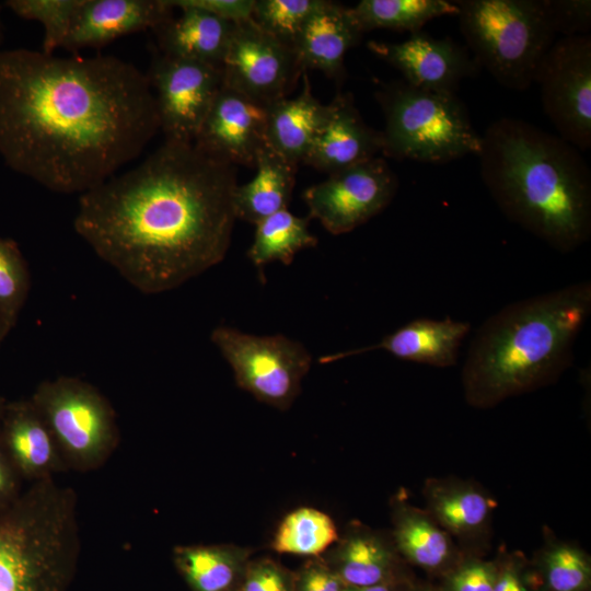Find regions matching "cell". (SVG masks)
Wrapping results in <instances>:
<instances>
[{
    "label": "cell",
    "instance_id": "obj_1",
    "mask_svg": "<svg viewBox=\"0 0 591 591\" xmlns=\"http://www.w3.org/2000/svg\"><path fill=\"white\" fill-rule=\"evenodd\" d=\"M158 130L153 92L132 63L0 50V155L45 188L81 195L96 187Z\"/></svg>",
    "mask_w": 591,
    "mask_h": 591
},
{
    "label": "cell",
    "instance_id": "obj_2",
    "mask_svg": "<svg viewBox=\"0 0 591 591\" xmlns=\"http://www.w3.org/2000/svg\"><path fill=\"white\" fill-rule=\"evenodd\" d=\"M234 165L166 141L141 163L80 195L76 232L146 294L222 262L236 219Z\"/></svg>",
    "mask_w": 591,
    "mask_h": 591
},
{
    "label": "cell",
    "instance_id": "obj_3",
    "mask_svg": "<svg viewBox=\"0 0 591 591\" xmlns=\"http://www.w3.org/2000/svg\"><path fill=\"white\" fill-rule=\"evenodd\" d=\"M483 183L503 215L561 253L591 235V173L572 144L503 117L482 135Z\"/></svg>",
    "mask_w": 591,
    "mask_h": 591
},
{
    "label": "cell",
    "instance_id": "obj_4",
    "mask_svg": "<svg viewBox=\"0 0 591 591\" xmlns=\"http://www.w3.org/2000/svg\"><path fill=\"white\" fill-rule=\"evenodd\" d=\"M591 314L580 281L503 306L475 333L462 369L464 398L479 409L556 382Z\"/></svg>",
    "mask_w": 591,
    "mask_h": 591
},
{
    "label": "cell",
    "instance_id": "obj_5",
    "mask_svg": "<svg viewBox=\"0 0 591 591\" xmlns=\"http://www.w3.org/2000/svg\"><path fill=\"white\" fill-rule=\"evenodd\" d=\"M78 554L74 494L50 477L0 510V591H68Z\"/></svg>",
    "mask_w": 591,
    "mask_h": 591
},
{
    "label": "cell",
    "instance_id": "obj_6",
    "mask_svg": "<svg viewBox=\"0 0 591 591\" xmlns=\"http://www.w3.org/2000/svg\"><path fill=\"white\" fill-rule=\"evenodd\" d=\"M375 99L384 115L383 158L445 164L478 155L479 135L465 103L454 93L415 88L404 80L383 83Z\"/></svg>",
    "mask_w": 591,
    "mask_h": 591
},
{
    "label": "cell",
    "instance_id": "obj_7",
    "mask_svg": "<svg viewBox=\"0 0 591 591\" xmlns=\"http://www.w3.org/2000/svg\"><path fill=\"white\" fill-rule=\"evenodd\" d=\"M459 24L478 65L507 89L525 91L556 40L544 0H457Z\"/></svg>",
    "mask_w": 591,
    "mask_h": 591
},
{
    "label": "cell",
    "instance_id": "obj_8",
    "mask_svg": "<svg viewBox=\"0 0 591 591\" xmlns=\"http://www.w3.org/2000/svg\"><path fill=\"white\" fill-rule=\"evenodd\" d=\"M31 402L73 466L93 468L115 448L118 429L113 408L91 384L69 376L44 381Z\"/></svg>",
    "mask_w": 591,
    "mask_h": 591
},
{
    "label": "cell",
    "instance_id": "obj_9",
    "mask_svg": "<svg viewBox=\"0 0 591 591\" xmlns=\"http://www.w3.org/2000/svg\"><path fill=\"white\" fill-rule=\"evenodd\" d=\"M231 366L236 384L257 401L288 409L301 390L312 356L299 341L283 335L256 336L228 326L210 336Z\"/></svg>",
    "mask_w": 591,
    "mask_h": 591
},
{
    "label": "cell",
    "instance_id": "obj_10",
    "mask_svg": "<svg viewBox=\"0 0 591 591\" xmlns=\"http://www.w3.org/2000/svg\"><path fill=\"white\" fill-rule=\"evenodd\" d=\"M534 83L558 136L579 151L591 147V35L559 37L541 60Z\"/></svg>",
    "mask_w": 591,
    "mask_h": 591
},
{
    "label": "cell",
    "instance_id": "obj_11",
    "mask_svg": "<svg viewBox=\"0 0 591 591\" xmlns=\"http://www.w3.org/2000/svg\"><path fill=\"white\" fill-rule=\"evenodd\" d=\"M398 178L383 157L328 174L302 195L309 218L332 234L348 233L383 211L394 199Z\"/></svg>",
    "mask_w": 591,
    "mask_h": 591
},
{
    "label": "cell",
    "instance_id": "obj_12",
    "mask_svg": "<svg viewBox=\"0 0 591 591\" xmlns=\"http://www.w3.org/2000/svg\"><path fill=\"white\" fill-rule=\"evenodd\" d=\"M146 77L165 140L193 143L222 85L221 70L154 50Z\"/></svg>",
    "mask_w": 591,
    "mask_h": 591
},
{
    "label": "cell",
    "instance_id": "obj_13",
    "mask_svg": "<svg viewBox=\"0 0 591 591\" xmlns=\"http://www.w3.org/2000/svg\"><path fill=\"white\" fill-rule=\"evenodd\" d=\"M222 84L268 106L304 72L290 47L253 21L237 22L221 65Z\"/></svg>",
    "mask_w": 591,
    "mask_h": 591
},
{
    "label": "cell",
    "instance_id": "obj_14",
    "mask_svg": "<svg viewBox=\"0 0 591 591\" xmlns=\"http://www.w3.org/2000/svg\"><path fill=\"white\" fill-rule=\"evenodd\" d=\"M367 46L397 69L405 82L422 90L456 94L462 81L480 70L466 47L450 37L437 38L422 31L401 43L371 40Z\"/></svg>",
    "mask_w": 591,
    "mask_h": 591
},
{
    "label": "cell",
    "instance_id": "obj_15",
    "mask_svg": "<svg viewBox=\"0 0 591 591\" xmlns=\"http://www.w3.org/2000/svg\"><path fill=\"white\" fill-rule=\"evenodd\" d=\"M267 106L221 85L193 144L231 165L255 166L266 142Z\"/></svg>",
    "mask_w": 591,
    "mask_h": 591
},
{
    "label": "cell",
    "instance_id": "obj_16",
    "mask_svg": "<svg viewBox=\"0 0 591 591\" xmlns=\"http://www.w3.org/2000/svg\"><path fill=\"white\" fill-rule=\"evenodd\" d=\"M170 0H82L61 48L77 54L148 28L174 15Z\"/></svg>",
    "mask_w": 591,
    "mask_h": 591
},
{
    "label": "cell",
    "instance_id": "obj_17",
    "mask_svg": "<svg viewBox=\"0 0 591 591\" xmlns=\"http://www.w3.org/2000/svg\"><path fill=\"white\" fill-rule=\"evenodd\" d=\"M381 151L382 132L366 124L351 94L338 92L326 105L324 121L302 163L331 174Z\"/></svg>",
    "mask_w": 591,
    "mask_h": 591
},
{
    "label": "cell",
    "instance_id": "obj_18",
    "mask_svg": "<svg viewBox=\"0 0 591 591\" xmlns=\"http://www.w3.org/2000/svg\"><path fill=\"white\" fill-rule=\"evenodd\" d=\"M425 510L461 545L488 543L496 500L480 485L457 477H431L422 487Z\"/></svg>",
    "mask_w": 591,
    "mask_h": 591
},
{
    "label": "cell",
    "instance_id": "obj_19",
    "mask_svg": "<svg viewBox=\"0 0 591 591\" xmlns=\"http://www.w3.org/2000/svg\"><path fill=\"white\" fill-rule=\"evenodd\" d=\"M471 332V324L449 316L437 320L415 318L383 337L375 345L327 355L320 363H331L343 358L372 350H385L401 360L437 368H449L457 362L463 340Z\"/></svg>",
    "mask_w": 591,
    "mask_h": 591
},
{
    "label": "cell",
    "instance_id": "obj_20",
    "mask_svg": "<svg viewBox=\"0 0 591 591\" xmlns=\"http://www.w3.org/2000/svg\"><path fill=\"white\" fill-rule=\"evenodd\" d=\"M179 10L153 33L160 53L174 58L221 68L235 22L221 19L186 0H170Z\"/></svg>",
    "mask_w": 591,
    "mask_h": 591
},
{
    "label": "cell",
    "instance_id": "obj_21",
    "mask_svg": "<svg viewBox=\"0 0 591 591\" xmlns=\"http://www.w3.org/2000/svg\"><path fill=\"white\" fill-rule=\"evenodd\" d=\"M363 34L351 8L326 1L303 27L293 51L304 71L318 70L340 82L345 77V56Z\"/></svg>",
    "mask_w": 591,
    "mask_h": 591
},
{
    "label": "cell",
    "instance_id": "obj_22",
    "mask_svg": "<svg viewBox=\"0 0 591 591\" xmlns=\"http://www.w3.org/2000/svg\"><path fill=\"white\" fill-rule=\"evenodd\" d=\"M321 556L346 588H363L393 582L398 559L390 535L367 525L350 523L343 536Z\"/></svg>",
    "mask_w": 591,
    "mask_h": 591
},
{
    "label": "cell",
    "instance_id": "obj_23",
    "mask_svg": "<svg viewBox=\"0 0 591 591\" xmlns=\"http://www.w3.org/2000/svg\"><path fill=\"white\" fill-rule=\"evenodd\" d=\"M0 445L19 475L34 482L49 478L60 463L54 437L31 399L5 402Z\"/></svg>",
    "mask_w": 591,
    "mask_h": 591
},
{
    "label": "cell",
    "instance_id": "obj_24",
    "mask_svg": "<svg viewBox=\"0 0 591 591\" xmlns=\"http://www.w3.org/2000/svg\"><path fill=\"white\" fill-rule=\"evenodd\" d=\"M391 537L399 556L427 570L448 567L459 556L455 541L425 510L396 497L392 506Z\"/></svg>",
    "mask_w": 591,
    "mask_h": 591
},
{
    "label": "cell",
    "instance_id": "obj_25",
    "mask_svg": "<svg viewBox=\"0 0 591 591\" xmlns=\"http://www.w3.org/2000/svg\"><path fill=\"white\" fill-rule=\"evenodd\" d=\"M302 77L301 93L268 105L266 117L267 144L297 165L306 157L326 115V105L312 94L306 73Z\"/></svg>",
    "mask_w": 591,
    "mask_h": 591
},
{
    "label": "cell",
    "instance_id": "obj_26",
    "mask_svg": "<svg viewBox=\"0 0 591 591\" xmlns=\"http://www.w3.org/2000/svg\"><path fill=\"white\" fill-rule=\"evenodd\" d=\"M255 167V176L248 183L237 185L233 195L235 217L253 224L287 209L298 165L266 143L257 154Z\"/></svg>",
    "mask_w": 591,
    "mask_h": 591
},
{
    "label": "cell",
    "instance_id": "obj_27",
    "mask_svg": "<svg viewBox=\"0 0 591 591\" xmlns=\"http://www.w3.org/2000/svg\"><path fill=\"white\" fill-rule=\"evenodd\" d=\"M248 552L234 545H193L174 549V563L192 591H236Z\"/></svg>",
    "mask_w": 591,
    "mask_h": 591
},
{
    "label": "cell",
    "instance_id": "obj_28",
    "mask_svg": "<svg viewBox=\"0 0 591 591\" xmlns=\"http://www.w3.org/2000/svg\"><path fill=\"white\" fill-rule=\"evenodd\" d=\"M351 11L363 33L387 28L413 34L433 19L456 15L457 7L445 0H362Z\"/></svg>",
    "mask_w": 591,
    "mask_h": 591
},
{
    "label": "cell",
    "instance_id": "obj_29",
    "mask_svg": "<svg viewBox=\"0 0 591 591\" xmlns=\"http://www.w3.org/2000/svg\"><path fill=\"white\" fill-rule=\"evenodd\" d=\"M310 218H301L288 209H282L256 225L255 235L247 256L257 266L271 262L289 265L296 254L317 244V239L309 231Z\"/></svg>",
    "mask_w": 591,
    "mask_h": 591
},
{
    "label": "cell",
    "instance_id": "obj_30",
    "mask_svg": "<svg viewBox=\"0 0 591 591\" xmlns=\"http://www.w3.org/2000/svg\"><path fill=\"white\" fill-rule=\"evenodd\" d=\"M338 538L336 524L328 514L302 507L283 518L271 546L280 554L314 558L326 553Z\"/></svg>",
    "mask_w": 591,
    "mask_h": 591
},
{
    "label": "cell",
    "instance_id": "obj_31",
    "mask_svg": "<svg viewBox=\"0 0 591 591\" xmlns=\"http://www.w3.org/2000/svg\"><path fill=\"white\" fill-rule=\"evenodd\" d=\"M547 533L541 561L548 589L586 591L591 575L588 555L578 545Z\"/></svg>",
    "mask_w": 591,
    "mask_h": 591
},
{
    "label": "cell",
    "instance_id": "obj_32",
    "mask_svg": "<svg viewBox=\"0 0 591 591\" xmlns=\"http://www.w3.org/2000/svg\"><path fill=\"white\" fill-rule=\"evenodd\" d=\"M326 0H255L252 21L291 49L311 16Z\"/></svg>",
    "mask_w": 591,
    "mask_h": 591
},
{
    "label": "cell",
    "instance_id": "obj_33",
    "mask_svg": "<svg viewBox=\"0 0 591 591\" xmlns=\"http://www.w3.org/2000/svg\"><path fill=\"white\" fill-rule=\"evenodd\" d=\"M82 0H8L4 7L18 16L37 21L44 27L42 51L61 48Z\"/></svg>",
    "mask_w": 591,
    "mask_h": 591
},
{
    "label": "cell",
    "instance_id": "obj_34",
    "mask_svg": "<svg viewBox=\"0 0 591 591\" xmlns=\"http://www.w3.org/2000/svg\"><path fill=\"white\" fill-rule=\"evenodd\" d=\"M31 277L18 244L0 236V316L12 329L26 302Z\"/></svg>",
    "mask_w": 591,
    "mask_h": 591
},
{
    "label": "cell",
    "instance_id": "obj_35",
    "mask_svg": "<svg viewBox=\"0 0 591 591\" xmlns=\"http://www.w3.org/2000/svg\"><path fill=\"white\" fill-rule=\"evenodd\" d=\"M549 23L556 35L572 37L590 34V0H544Z\"/></svg>",
    "mask_w": 591,
    "mask_h": 591
},
{
    "label": "cell",
    "instance_id": "obj_36",
    "mask_svg": "<svg viewBox=\"0 0 591 591\" xmlns=\"http://www.w3.org/2000/svg\"><path fill=\"white\" fill-rule=\"evenodd\" d=\"M236 591H294V572L271 558L250 559Z\"/></svg>",
    "mask_w": 591,
    "mask_h": 591
},
{
    "label": "cell",
    "instance_id": "obj_37",
    "mask_svg": "<svg viewBox=\"0 0 591 591\" xmlns=\"http://www.w3.org/2000/svg\"><path fill=\"white\" fill-rule=\"evenodd\" d=\"M496 576L494 564L471 558L451 573L449 588L450 591H493Z\"/></svg>",
    "mask_w": 591,
    "mask_h": 591
},
{
    "label": "cell",
    "instance_id": "obj_38",
    "mask_svg": "<svg viewBox=\"0 0 591 591\" xmlns=\"http://www.w3.org/2000/svg\"><path fill=\"white\" fill-rule=\"evenodd\" d=\"M346 586L320 557L311 558L294 572V591H345Z\"/></svg>",
    "mask_w": 591,
    "mask_h": 591
},
{
    "label": "cell",
    "instance_id": "obj_39",
    "mask_svg": "<svg viewBox=\"0 0 591 591\" xmlns=\"http://www.w3.org/2000/svg\"><path fill=\"white\" fill-rule=\"evenodd\" d=\"M189 4L206 10L231 22L252 19L255 0H186Z\"/></svg>",
    "mask_w": 591,
    "mask_h": 591
},
{
    "label": "cell",
    "instance_id": "obj_40",
    "mask_svg": "<svg viewBox=\"0 0 591 591\" xmlns=\"http://www.w3.org/2000/svg\"><path fill=\"white\" fill-rule=\"evenodd\" d=\"M21 476L0 445V510L11 505L20 495Z\"/></svg>",
    "mask_w": 591,
    "mask_h": 591
},
{
    "label": "cell",
    "instance_id": "obj_41",
    "mask_svg": "<svg viewBox=\"0 0 591 591\" xmlns=\"http://www.w3.org/2000/svg\"><path fill=\"white\" fill-rule=\"evenodd\" d=\"M493 591H529L513 566L497 572Z\"/></svg>",
    "mask_w": 591,
    "mask_h": 591
},
{
    "label": "cell",
    "instance_id": "obj_42",
    "mask_svg": "<svg viewBox=\"0 0 591 591\" xmlns=\"http://www.w3.org/2000/svg\"><path fill=\"white\" fill-rule=\"evenodd\" d=\"M345 591H396V588L395 584L391 582L363 588H346Z\"/></svg>",
    "mask_w": 591,
    "mask_h": 591
},
{
    "label": "cell",
    "instance_id": "obj_43",
    "mask_svg": "<svg viewBox=\"0 0 591 591\" xmlns=\"http://www.w3.org/2000/svg\"><path fill=\"white\" fill-rule=\"evenodd\" d=\"M10 331H11L10 327L5 324V322L0 316V347Z\"/></svg>",
    "mask_w": 591,
    "mask_h": 591
},
{
    "label": "cell",
    "instance_id": "obj_44",
    "mask_svg": "<svg viewBox=\"0 0 591 591\" xmlns=\"http://www.w3.org/2000/svg\"><path fill=\"white\" fill-rule=\"evenodd\" d=\"M1 10H2V5L0 4V46L3 42V38H4V31H3V23H2V20H1Z\"/></svg>",
    "mask_w": 591,
    "mask_h": 591
},
{
    "label": "cell",
    "instance_id": "obj_45",
    "mask_svg": "<svg viewBox=\"0 0 591 591\" xmlns=\"http://www.w3.org/2000/svg\"><path fill=\"white\" fill-rule=\"evenodd\" d=\"M5 402H7L5 399L0 398V420H1V416H2V413H3Z\"/></svg>",
    "mask_w": 591,
    "mask_h": 591
}]
</instances>
